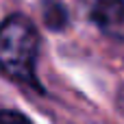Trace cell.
Returning a JSON list of instances; mask_svg holds the SVG:
<instances>
[{
	"label": "cell",
	"instance_id": "1",
	"mask_svg": "<svg viewBox=\"0 0 124 124\" xmlns=\"http://www.w3.org/2000/svg\"><path fill=\"white\" fill-rule=\"evenodd\" d=\"M37 52L39 37L35 24L26 15H9L0 24V70L13 81L35 92H44L35 74Z\"/></svg>",
	"mask_w": 124,
	"mask_h": 124
},
{
	"label": "cell",
	"instance_id": "2",
	"mask_svg": "<svg viewBox=\"0 0 124 124\" xmlns=\"http://www.w3.org/2000/svg\"><path fill=\"white\" fill-rule=\"evenodd\" d=\"M89 17L105 35L124 41V0H96Z\"/></svg>",
	"mask_w": 124,
	"mask_h": 124
},
{
	"label": "cell",
	"instance_id": "3",
	"mask_svg": "<svg viewBox=\"0 0 124 124\" xmlns=\"http://www.w3.org/2000/svg\"><path fill=\"white\" fill-rule=\"evenodd\" d=\"M41 15L48 28L61 31L68 24V9L63 7L61 0H44L41 2Z\"/></svg>",
	"mask_w": 124,
	"mask_h": 124
},
{
	"label": "cell",
	"instance_id": "4",
	"mask_svg": "<svg viewBox=\"0 0 124 124\" xmlns=\"http://www.w3.org/2000/svg\"><path fill=\"white\" fill-rule=\"evenodd\" d=\"M0 124H33L24 113L13 109H0Z\"/></svg>",
	"mask_w": 124,
	"mask_h": 124
}]
</instances>
